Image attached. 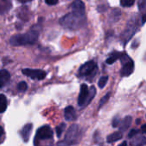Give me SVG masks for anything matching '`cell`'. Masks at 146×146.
<instances>
[{"label": "cell", "instance_id": "cell-28", "mask_svg": "<svg viewBox=\"0 0 146 146\" xmlns=\"http://www.w3.org/2000/svg\"><path fill=\"white\" fill-rule=\"evenodd\" d=\"M45 1L48 5H55L58 3V0H45Z\"/></svg>", "mask_w": 146, "mask_h": 146}, {"label": "cell", "instance_id": "cell-20", "mask_svg": "<svg viewBox=\"0 0 146 146\" xmlns=\"http://www.w3.org/2000/svg\"><path fill=\"white\" fill-rule=\"evenodd\" d=\"M65 124L64 123H61L60 125H58L57 127H56V133H57V137H60L63 131H64V128H65Z\"/></svg>", "mask_w": 146, "mask_h": 146}, {"label": "cell", "instance_id": "cell-18", "mask_svg": "<svg viewBox=\"0 0 146 146\" xmlns=\"http://www.w3.org/2000/svg\"><path fill=\"white\" fill-rule=\"evenodd\" d=\"M136 29H137V27H136V23H135V24L129 25V28H127V29L125 30V40H129V39L132 36L133 33L136 32Z\"/></svg>", "mask_w": 146, "mask_h": 146}, {"label": "cell", "instance_id": "cell-30", "mask_svg": "<svg viewBox=\"0 0 146 146\" xmlns=\"http://www.w3.org/2000/svg\"><path fill=\"white\" fill-rule=\"evenodd\" d=\"M119 146H127V142H126V141H124V142H122Z\"/></svg>", "mask_w": 146, "mask_h": 146}, {"label": "cell", "instance_id": "cell-6", "mask_svg": "<svg viewBox=\"0 0 146 146\" xmlns=\"http://www.w3.org/2000/svg\"><path fill=\"white\" fill-rule=\"evenodd\" d=\"M97 71V64L94 61H89L83 64L79 69L80 77H94Z\"/></svg>", "mask_w": 146, "mask_h": 146}, {"label": "cell", "instance_id": "cell-17", "mask_svg": "<svg viewBox=\"0 0 146 146\" xmlns=\"http://www.w3.org/2000/svg\"><path fill=\"white\" fill-rule=\"evenodd\" d=\"M7 108V99L6 96L3 94L0 95V113L5 112Z\"/></svg>", "mask_w": 146, "mask_h": 146}, {"label": "cell", "instance_id": "cell-10", "mask_svg": "<svg viewBox=\"0 0 146 146\" xmlns=\"http://www.w3.org/2000/svg\"><path fill=\"white\" fill-rule=\"evenodd\" d=\"M130 139H131L130 142L131 146H144L146 144V137L139 134V132L134 135Z\"/></svg>", "mask_w": 146, "mask_h": 146}, {"label": "cell", "instance_id": "cell-23", "mask_svg": "<svg viewBox=\"0 0 146 146\" xmlns=\"http://www.w3.org/2000/svg\"><path fill=\"white\" fill-rule=\"evenodd\" d=\"M17 89L21 92H25L28 90V85L25 82H20L17 85Z\"/></svg>", "mask_w": 146, "mask_h": 146}, {"label": "cell", "instance_id": "cell-11", "mask_svg": "<svg viewBox=\"0 0 146 146\" xmlns=\"http://www.w3.org/2000/svg\"><path fill=\"white\" fill-rule=\"evenodd\" d=\"M64 119H65L67 121H72V120H75V119H76V118H77L76 111H75L74 108L71 107V106H69V107H67V108H64Z\"/></svg>", "mask_w": 146, "mask_h": 146}, {"label": "cell", "instance_id": "cell-27", "mask_svg": "<svg viewBox=\"0 0 146 146\" xmlns=\"http://www.w3.org/2000/svg\"><path fill=\"white\" fill-rule=\"evenodd\" d=\"M139 132V131L138 130H136V129H132V130H131V131L129 132V134H128V137L129 138H131V137H132L134 135H136L137 133H138Z\"/></svg>", "mask_w": 146, "mask_h": 146}, {"label": "cell", "instance_id": "cell-1", "mask_svg": "<svg viewBox=\"0 0 146 146\" xmlns=\"http://www.w3.org/2000/svg\"><path fill=\"white\" fill-rule=\"evenodd\" d=\"M35 146H52L53 145V132L49 125L40 127L34 139Z\"/></svg>", "mask_w": 146, "mask_h": 146}, {"label": "cell", "instance_id": "cell-14", "mask_svg": "<svg viewBox=\"0 0 146 146\" xmlns=\"http://www.w3.org/2000/svg\"><path fill=\"white\" fill-rule=\"evenodd\" d=\"M138 10L142 17V22L143 23H144L146 22V0H139Z\"/></svg>", "mask_w": 146, "mask_h": 146}, {"label": "cell", "instance_id": "cell-7", "mask_svg": "<svg viewBox=\"0 0 146 146\" xmlns=\"http://www.w3.org/2000/svg\"><path fill=\"white\" fill-rule=\"evenodd\" d=\"M120 58L122 60L123 65L120 70V75L122 77H127L130 76L134 70V64L133 61L128 58L126 55L125 56H120Z\"/></svg>", "mask_w": 146, "mask_h": 146}, {"label": "cell", "instance_id": "cell-2", "mask_svg": "<svg viewBox=\"0 0 146 146\" xmlns=\"http://www.w3.org/2000/svg\"><path fill=\"white\" fill-rule=\"evenodd\" d=\"M84 21H85V16L71 12L63 17L59 20V23L62 27L67 29L77 30L79 29L81 27H83Z\"/></svg>", "mask_w": 146, "mask_h": 146}, {"label": "cell", "instance_id": "cell-19", "mask_svg": "<svg viewBox=\"0 0 146 146\" xmlns=\"http://www.w3.org/2000/svg\"><path fill=\"white\" fill-rule=\"evenodd\" d=\"M122 54L121 53H119V52H114V53H113L107 60H106V63L108 64H113L119 58H120V56H121Z\"/></svg>", "mask_w": 146, "mask_h": 146}, {"label": "cell", "instance_id": "cell-13", "mask_svg": "<svg viewBox=\"0 0 146 146\" xmlns=\"http://www.w3.org/2000/svg\"><path fill=\"white\" fill-rule=\"evenodd\" d=\"M11 78L10 72L6 70H0V88L4 87Z\"/></svg>", "mask_w": 146, "mask_h": 146}, {"label": "cell", "instance_id": "cell-22", "mask_svg": "<svg viewBox=\"0 0 146 146\" xmlns=\"http://www.w3.org/2000/svg\"><path fill=\"white\" fill-rule=\"evenodd\" d=\"M135 0H120V5L123 7H131L133 5Z\"/></svg>", "mask_w": 146, "mask_h": 146}, {"label": "cell", "instance_id": "cell-3", "mask_svg": "<svg viewBox=\"0 0 146 146\" xmlns=\"http://www.w3.org/2000/svg\"><path fill=\"white\" fill-rule=\"evenodd\" d=\"M38 40V33L35 31H30L23 35H17L11 38L10 43L12 46H24V45H31L37 41Z\"/></svg>", "mask_w": 146, "mask_h": 146}, {"label": "cell", "instance_id": "cell-9", "mask_svg": "<svg viewBox=\"0 0 146 146\" xmlns=\"http://www.w3.org/2000/svg\"><path fill=\"white\" fill-rule=\"evenodd\" d=\"M70 7H71L72 12L78 14V15L85 16V6L81 0H77V1L73 2Z\"/></svg>", "mask_w": 146, "mask_h": 146}, {"label": "cell", "instance_id": "cell-16", "mask_svg": "<svg viewBox=\"0 0 146 146\" xmlns=\"http://www.w3.org/2000/svg\"><path fill=\"white\" fill-rule=\"evenodd\" d=\"M122 137H123V135H122L121 131H115V132L110 134L109 136H108L107 142L108 143H113V142H116V141L121 139Z\"/></svg>", "mask_w": 146, "mask_h": 146}, {"label": "cell", "instance_id": "cell-25", "mask_svg": "<svg viewBox=\"0 0 146 146\" xmlns=\"http://www.w3.org/2000/svg\"><path fill=\"white\" fill-rule=\"evenodd\" d=\"M5 137V131H4L3 127L0 125V143H2L4 142Z\"/></svg>", "mask_w": 146, "mask_h": 146}, {"label": "cell", "instance_id": "cell-8", "mask_svg": "<svg viewBox=\"0 0 146 146\" xmlns=\"http://www.w3.org/2000/svg\"><path fill=\"white\" fill-rule=\"evenodd\" d=\"M23 73L24 75L29 77L32 79L42 80L46 78V72L42 70H35V69H23Z\"/></svg>", "mask_w": 146, "mask_h": 146}, {"label": "cell", "instance_id": "cell-21", "mask_svg": "<svg viewBox=\"0 0 146 146\" xmlns=\"http://www.w3.org/2000/svg\"><path fill=\"white\" fill-rule=\"evenodd\" d=\"M108 81V76L102 77V78L99 79V82H98V86H99V88H101V89L104 88L105 85L107 84Z\"/></svg>", "mask_w": 146, "mask_h": 146}, {"label": "cell", "instance_id": "cell-4", "mask_svg": "<svg viewBox=\"0 0 146 146\" xmlns=\"http://www.w3.org/2000/svg\"><path fill=\"white\" fill-rule=\"evenodd\" d=\"M96 88L94 86L90 87V89L88 88L86 84H82L80 89V93L78 100V103L79 107H85L88 104L90 103V102L93 100V98L96 96Z\"/></svg>", "mask_w": 146, "mask_h": 146}, {"label": "cell", "instance_id": "cell-29", "mask_svg": "<svg viewBox=\"0 0 146 146\" xmlns=\"http://www.w3.org/2000/svg\"><path fill=\"white\" fill-rule=\"evenodd\" d=\"M140 131H142V133H143V134H146V124H144V125H143L141 126V129H140Z\"/></svg>", "mask_w": 146, "mask_h": 146}, {"label": "cell", "instance_id": "cell-26", "mask_svg": "<svg viewBox=\"0 0 146 146\" xmlns=\"http://www.w3.org/2000/svg\"><path fill=\"white\" fill-rule=\"evenodd\" d=\"M120 120H121V119H119L118 117H115V118L113 119V120L112 125H113V127H118L119 125V123H120Z\"/></svg>", "mask_w": 146, "mask_h": 146}, {"label": "cell", "instance_id": "cell-12", "mask_svg": "<svg viewBox=\"0 0 146 146\" xmlns=\"http://www.w3.org/2000/svg\"><path fill=\"white\" fill-rule=\"evenodd\" d=\"M32 130H33V125L31 123H29V124L25 125L23 126V128L22 129L21 136H22V138L23 139L24 142H28L29 141V137H30L31 132H32Z\"/></svg>", "mask_w": 146, "mask_h": 146}, {"label": "cell", "instance_id": "cell-5", "mask_svg": "<svg viewBox=\"0 0 146 146\" xmlns=\"http://www.w3.org/2000/svg\"><path fill=\"white\" fill-rule=\"evenodd\" d=\"M82 137V131L78 125L73 124L70 126L68 131L65 133L64 143L67 145H73L79 143L80 138Z\"/></svg>", "mask_w": 146, "mask_h": 146}, {"label": "cell", "instance_id": "cell-24", "mask_svg": "<svg viewBox=\"0 0 146 146\" xmlns=\"http://www.w3.org/2000/svg\"><path fill=\"white\" fill-rule=\"evenodd\" d=\"M110 96H111V94L110 93H108L107 95H105L102 98V100L100 101V104H99V108H101L108 100H109V97H110Z\"/></svg>", "mask_w": 146, "mask_h": 146}, {"label": "cell", "instance_id": "cell-15", "mask_svg": "<svg viewBox=\"0 0 146 146\" xmlns=\"http://www.w3.org/2000/svg\"><path fill=\"white\" fill-rule=\"evenodd\" d=\"M131 124V116H126L124 119L120 120V123L119 125V130L121 131H126L130 125Z\"/></svg>", "mask_w": 146, "mask_h": 146}]
</instances>
